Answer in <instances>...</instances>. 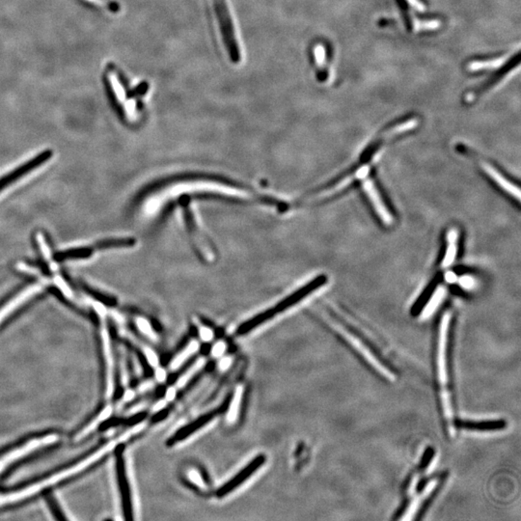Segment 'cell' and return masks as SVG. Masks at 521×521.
<instances>
[{
    "mask_svg": "<svg viewBox=\"0 0 521 521\" xmlns=\"http://www.w3.org/2000/svg\"><path fill=\"white\" fill-rule=\"evenodd\" d=\"M451 312L446 311L442 315L439 322V333L436 344V369L437 386H439V399L442 414H443L445 427L449 436L454 437L456 434V418L454 413L453 399L449 382L448 361H447V346H448V332L450 326Z\"/></svg>",
    "mask_w": 521,
    "mask_h": 521,
    "instance_id": "6da1fadb",
    "label": "cell"
},
{
    "mask_svg": "<svg viewBox=\"0 0 521 521\" xmlns=\"http://www.w3.org/2000/svg\"><path fill=\"white\" fill-rule=\"evenodd\" d=\"M143 428H144V425L140 424L137 425V426L133 428V429L129 430V431L124 432V434H122L118 439H116V441H109V443L102 446V448H100L99 450L95 452L94 454H92V455L86 458L85 460L76 463L75 465L71 466L70 468H67V469L56 473L54 476L47 478V479L43 480V481L39 483H36V484L32 485V486L25 487V489H21L20 491L0 496V506L23 500V499L28 498V497L34 496V494H38V492L43 491L45 487L54 486V485H56L57 483L63 481V480L68 479V478L71 476H75L78 473L83 472L86 468L89 467V466L94 465L95 463L99 461L102 456H106L109 452L114 450V448H115L119 443L130 439L133 434H137V432H140Z\"/></svg>",
    "mask_w": 521,
    "mask_h": 521,
    "instance_id": "7a4b0ae2",
    "label": "cell"
},
{
    "mask_svg": "<svg viewBox=\"0 0 521 521\" xmlns=\"http://www.w3.org/2000/svg\"><path fill=\"white\" fill-rule=\"evenodd\" d=\"M324 282H326L324 277H319V278L315 279L314 281L302 287L300 290L291 293V296H287L283 300L279 301L274 307L269 308L260 314L256 315L247 322H243L238 329V334L245 335V334L250 333V331H254L256 327L262 326L263 324L269 322L277 315L281 314L284 311L290 309L293 305L298 304L301 300H304L306 296L316 291V289L324 285Z\"/></svg>",
    "mask_w": 521,
    "mask_h": 521,
    "instance_id": "3957f363",
    "label": "cell"
},
{
    "mask_svg": "<svg viewBox=\"0 0 521 521\" xmlns=\"http://www.w3.org/2000/svg\"><path fill=\"white\" fill-rule=\"evenodd\" d=\"M212 1L227 56H229L232 63L239 64L241 61V47L227 0H212Z\"/></svg>",
    "mask_w": 521,
    "mask_h": 521,
    "instance_id": "277c9868",
    "label": "cell"
},
{
    "mask_svg": "<svg viewBox=\"0 0 521 521\" xmlns=\"http://www.w3.org/2000/svg\"><path fill=\"white\" fill-rule=\"evenodd\" d=\"M331 321L333 326L337 329V331L343 334V335H345L348 341L353 342V345L358 350H360L363 355L369 358V360L371 361L373 364L376 365L379 371L384 372L387 377H391V379L396 377L395 369L386 360V358L379 353L376 346L372 345L371 342L368 340L367 338H364L357 331L351 329V327L344 326L343 324L333 319V318H331Z\"/></svg>",
    "mask_w": 521,
    "mask_h": 521,
    "instance_id": "5b68a950",
    "label": "cell"
},
{
    "mask_svg": "<svg viewBox=\"0 0 521 521\" xmlns=\"http://www.w3.org/2000/svg\"><path fill=\"white\" fill-rule=\"evenodd\" d=\"M57 441H58V436L49 434V436L41 437V439H32L20 448L6 454L5 456L0 458V472H3L7 466L10 465L11 463H15L23 456L30 455L33 451L38 450L42 447L52 445V444L56 443Z\"/></svg>",
    "mask_w": 521,
    "mask_h": 521,
    "instance_id": "8992f818",
    "label": "cell"
},
{
    "mask_svg": "<svg viewBox=\"0 0 521 521\" xmlns=\"http://www.w3.org/2000/svg\"><path fill=\"white\" fill-rule=\"evenodd\" d=\"M265 461H266L265 456L260 455L256 456L254 460L248 463V465H246L243 469H241L235 477L232 478L230 481L227 482L223 486L219 487V491H217V496H219V498H222V497L228 496L232 491H235V489L241 486L246 480L250 479V478L252 476L259 468H260V466L264 465Z\"/></svg>",
    "mask_w": 521,
    "mask_h": 521,
    "instance_id": "52a82bcc",
    "label": "cell"
},
{
    "mask_svg": "<svg viewBox=\"0 0 521 521\" xmlns=\"http://www.w3.org/2000/svg\"><path fill=\"white\" fill-rule=\"evenodd\" d=\"M52 155H54V153H52V150L45 151V152L38 155L37 157H33L31 161L25 162L21 167H18L13 172H10L8 175L2 177L0 179V191L3 190V188L12 185V184L15 183V181L19 180L21 177L26 175V174L30 173V172L44 164L45 162L52 159Z\"/></svg>",
    "mask_w": 521,
    "mask_h": 521,
    "instance_id": "ba28073f",
    "label": "cell"
},
{
    "mask_svg": "<svg viewBox=\"0 0 521 521\" xmlns=\"http://www.w3.org/2000/svg\"><path fill=\"white\" fill-rule=\"evenodd\" d=\"M102 342V350H104V359L107 364V398H111L114 393V363L113 355H112L111 337L106 324H102L100 331Z\"/></svg>",
    "mask_w": 521,
    "mask_h": 521,
    "instance_id": "9c48e42d",
    "label": "cell"
},
{
    "mask_svg": "<svg viewBox=\"0 0 521 521\" xmlns=\"http://www.w3.org/2000/svg\"><path fill=\"white\" fill-rule=\"evenodd\" d=\"M217 411H212V412L207 413V414L201 416L195 422L190 423V424L186 425V426L181 428V429L177 431L175 434L167 441V445L172 446L175 445L178 442L185 441V439L190 437L191 434L199 431L201 428L205 427L206 425L212 422L214 418L217 417Z\"/></svg>",
    "mask_w": 521,
    "mask_h": 521,
    "instance_id": "30bf717a",
    "label": "cell"
},
{
    "mask_svg": "<svg viewBox=\"0 0 521 521\" xmlns=\"http://www.w3.org/2000/svg\"><path fill=\"white\" fill-rule=\"evenodd\" d=\"M456 429L465 431L489 432L503 431L507 428L505 420H484V421H472V420H456Z\"/></svg>",
    "mask_w": 521,
    "mask_h": 521,
    "instance_id": "8fae6325",
    "label": "cell"
},
{
    "mask_svg": "<svg viewBox=\"0 0 521 521\" xmlns=\"http://www.w3.org/2000/svg\"><path fill=\"white\" fill-rule=\"evenodd\" d=\"M363 188H364L365 192L369 196L370 201H371L377 214L381 217L384 223L386 225H392L394 222L393 217H392L390 212L387 209L384 201L381 200V195H379L373 181L370 180V179L365 180L364 183H363Z\"/></svg>",
    "mask_w": 521,
    "mask_h": 521,
    "instance_id": "7c38bea8",
    "label": "cell"
},
{
    "mask_svg": "<svg viewBox=\"0 0 521 521\" xmlns=\"http://www.w3.org/2000/svg\"><path fill=\"white\" fill-rule=\"evenodd\" d=\"M43 290V286L41 284H36L28 287L25 289V291H21L18 296H15L13 300L9 301L5 306L0 309V324L6 319L7 317L10 316L14 311L18 309L20 306L26 302L28 300H30L33 296L37 295Z\"/></svg>",
    "mask_w": 521,
    "mask_h": 521,
    "instance_id": "4fadbf2b",
    "label": "cell"
},
{
    "mask_svg": "<svg viewBox=\"0 0 521 521\" xmlns=\"http://www.w3.org/2000/svg\"><path fill=\"white\" fill-rule=\"evenodd\" d=\"M481 166L483 168H484V170L486 171L487 175L491 177V178H492V180L496 181L497 185L500 186L504 190H506L507 192L510 193V195L511 196H513L516 199L520 201V190L518 186H516V185H513V184H511V181L508 180V179H506L505 177L502 175L500 172L496 170V169L494 168V166H491V164H487V162H481Z\"/></svg>",
    "mask_w": 521,
    "mask_h": 521,
    "instance_id": "5bb4252c",
    "label": "cell"
},
{
    "mask_svg": "<svg viewBox=\"0 0 521 521\" xmlns=\"http://www.w3.org/2000/svg\"><path fill=\"white\" fill-rule=\"evenodd\" d=\"M458 229L451 228L447 234V248L445 256L442 260V267H448L453 264L458 252Z\"/></svg>",
    "mask_w": 521,
    "mask_h": 521,
    "instance_id": "9a60e30c",
    "label": "cell"
},
{
    "mask_svg": "<svg viewBox=\"0 0 521 521\" xmlns=\"http://www.w3.org/2000/svg\"><path fill=\"white\" fill-rule=\"evenodd\" d=\"M112 411H113V408H112L111 406H107L106 408H104V410L100 411V414L94 418L90 424H88L82 431H80L76 434V441H80L81 439H85L86 436H89L91 432H94L102 422L106 421L107 419H109V418L111 417Z\"/></svg>",
    "mask_w": 521,
    "mask_h": 521,
    "instance_id": "2e32d148",
    "label": "cell"
},
{
    "mask_svg": "<svg viewBox=\"0 0 521 521\" xmlns=\"http://www.w3.org/2000/svg\"><path fill=\"white\" fill-rule=\"evenodd\" d=\"M198 350H199V344H198L197 342H191L190 345L186 346L185 350L181 351V353H179V355L174 358L170 364V369H179V368H180L181 365L188 359V358L195 355Z\"/></svg>",
    "mask_w": 521,
    "mask_h": 521,
    "instance_id": "e0dca14e",
    "label": "cell"
},
{
    "mask_svg": "<svg viewBox=\"0 0 521 521\" xmlns=\"http://www.w3.org/2000/svg\"><path fill=\"white\" fill-rule=\"evenodd\" d=\"M92 254V250L88 247L73 248L62 252L57 253L56 259L63 260L67 259H83V258L90 257Z\"/></svg>",
    "mask_w": 521,
    "mask_h": 521,
    "instance_id": "ac0fdd59",
    "label": "cell"
},
{
    "mask_svg": "<svg viewBox=\"0 0 521 521\" xmlns=\"http://www.w3.org/2000/svg\"><path fill=\"white\" fill-rule=\"evenodd\" d=\"M243 387L239 386L235 391V394H234L233 399H232L228 414H227V420H228L229 423L235 422V420L238 418L239 412H240L241 400H243Z\"/></svg>",
    "mask_w": 521,
    "mask_h": 521,
    "instance_id": "d6986e66",
    "label": "cell"
},
{
    "mask_svg": "<svg viewBox=\"0 0 521 521\" xmlns=\"http://www.w3.org/2000/svg\"><path fill=\"white\" fill-rule=\"evenodd\" d=\"M205 364L206 361L204 358H199V359L193 363V364L191 365L188 370H186L185 373L179 377L178 381H177V386H178V387L185 386L188 381L192 379L196 373L199 372L200 370L202 369Z\"/></svg>",
    "mask_w": 521,
    "mask_h": 521,
    "instance_id": "ffe728a7",
    "label": "cell"
},
{
    "mask_svg": "<svg viewBox=\"0 0 521 521\" xmlns=\"http://www.w3.org/2000/svg\"><path fill=\"white\" fill-rule=\"evenodd\" d=\"M507 61V57L494 59V60L474 61L468 65V70L472 71L487 70V69H496L503 65Z\"/></svg>",
    "mask_w": 521,
    "mask_h": 521,
    "instance_id": "44dd1931",
    "label": "cell"
},
{
    "mask_svg": "<svg viewBox=\"0 0 521 521\" xmlns=\"http://www.w3.org/2000/svg\"><path fill=\"white\" fill-rule=\"evenodd\" d=\"M136 241L133 239H111V240H107L100 241L98 243L97 247L100 250H104V248H115V247H131L135 245Z\"/></svg>",
    "mask_w": 521,
    "mask_h": 521,
    "instance_id": "7402d4cb",
    "label": "cell"
},
{
    "mask_svg": "<svg viewBox=\"0 0 521 521\" xmlns=\"http://www.w3.org/2000/svg\"><path fill=\"white\" fill-rule=\"evenodd\" d=\"M36 239H37L41 252H42L45 259L49 262L50 259H52V252H50L49 245H47V241H45V236L42 233H38Z\"/></svg>",
    "mask_w": 521,
    "mask_h": 521,
    "instance_id": "603a6c76",
    "label": "cell"
},
{
    "mask_svg": "<svg viewBox=\"0 0 521 521\" xmlns=\"http://www.w3.org/2000/svg\"><path fill=\"white\" fill-rule=\"evenodd\" d=\"M136 324H137L138 329H140V331L143 334H145L146 336L149 337L151 339H155V334L154 331H153L152 326L145 319L138 318Z\"/></svg>",
    "mask_w": 521,
    "mask_h": 521,
    "instance_id": "cb8c5ba5",
    "label": "cell"
},
{
    "mask_svg": "<svg viewBox=\"0 0 521 521\" xmlns=\"http://www.w3.org/2000/svg\"><path fill=\"white\" fill-rule=\"evenodd\" d=\"M315 58H316V63L319 68H324V63L326 60V49L324 45H317L314 49Z\"/></svg>",
    "mask_w": 521,
    "mask_h": 521,
    "instance_id": "d4e9b609",
    "label": "cell"
},
{
    "mask_svg": "<svg viewBox=\"0 0 521 521\" xmlns=\"http://www.w3.org/2000/svg\"><path fill=\"white\" fill-rule=\"evenodd\" d=\"M439 26L441 21H416L414 27L416 30H436Z\"/></svg>",
    "mask_w": 521,
    "mask_h": 521,
    "instance_id": "484cf974",
    "label": "cell"
},
{
    "mask_svg": "<svg viewBox=\"0 0 521 521\" xmlns=\"http://www.w3.org/2000/svg\"><path fill=\"white\" fill-rule=\"evenodd\" d=\"M54 284H56L57 288H59V290L61 291V293H63L66 298H73V293H71L70 287L68 286V284L66 283L65 280H64L62 277L56 276V278H54Z\"/></svg>",
    "mask_w": 521,
    "mask_h": 521,
    "instance_id": "4316f807",
    "label": "cell"
},
{
    "mask_svg": "<svg viewBox=\"0 0 521 521\" xmlns=\"http://www.w3.org/2000/svg\"><path fill=\"white\" fill-rule=\"evenodd\" d=\"M434 450L432 448H428L426 451H425L424 456H423L421 463H420V469L425 470L428 467V466L430 465V463H431V461L432 460V458H434Z\"/></svg>",
    "mask_w": 521,
    "mask_h": 521,
    "instance_id": "83f0119b",
    "label": "cell"
},
{
    "mask_svg": "<svg viewBox=\"0 0 521 521\" xmlns=\"http://www.w3.org/2000/svg\"><path fill=\"white\" fill-rule=\"evenodd\" d=\"M188 479H190V481L193 483V484L197 485V486L200 487H204V482H203L202 478H201L199 473L196 472V470H190V472H188Z\"/></svg>",
    "mask_w": 521,
    "mask_h": 521,
    "instance_id": "f1b7e54d",
    "label": "cell"
},
{
    "mask_svg": "<svg viewBox=\"0 0 521 521\" xmlns=\"http://www.w3.org/2000/svg\"><path fill=\"white\" fill-rule=\"evenodd\" d=\"M144 351L148 362H149L153 367H157V365H159V359H157V355H155L154 351L147 348H145Z\"/></svg>",
    "mask_w": 521,
    "mask_h": 521,
    "instance_id": "f546056e",
    "label": "cell"
},
{
    "mask_svg": "<svg viewBox=\"0 0 521 521\" xmlns=\"http://www.w3.org/2000/svg\"><path fill=\"white\" fill-rule=\"evenodd\" d=\"M225 351V343H224V342H219V343H217L216 345L214 346V348H212V355H214V357H219V356L223 355L224 351Z\"/></svg>",
    "mask_w": 521,
    "mask_h": 521,
    "instance_id": "4dcf8cb0",
    "label": "cell"
},
{
    "mask_svg": "<svg viewBox=\"0 0 521 521\" xmlns=\"http://www.w3.org/2000/svg\"><path fill=\"white\" fill-rule=\"evenodd\" d=\"M200 336L203 341L209 342L214 337V332L211 329H208V327H202L200 331Z\"/></svg>",
    "mask_w": 521,
    "mask_h": 521,
    "instance_id": "1f68e13d",
    "label": "cell"
},
{
    "mask_svg": "<svg viewBox=\"0 0 521 521\" xmlns=\"http://www.w3.org/2000/svg\"><path fill=\"white\" fill-rule=\"evenodd\" d=\"M94 308H95V310L97 311L98 314H99L100 317L104 318V316H106L107 310H106V308H104V305L100 304V303L99 302L94 303Z\"/></svg>",
    "mask_w": 521,
    "mask_h": 521,
    "instance_id": "d6a6232c",
    "label": "cell"
},
{
    "mask_svg": "<svg viewBox=\"0 0 521 521\" xmlns=\"http://www.w3.org/2000/svg\"><path fill=\"white\" fill-rule=\"evenodd\" d=\"M155 377H157V381L162 382L164 381L166 379V373L164 369L159 368V369L157 370V372H155Z\"/></svg>",
    "mask_w": 521,
    "mask_h": 521,
    "instance_id": "836d02e7",
    "label": "cell"
},
{
    "mask_svg": "<svg viewBox=\"0 0 521 521\" xmlns=\"http://www.w3.org/2000/svg\"><path fill=\"white\" fill-rule=\"evenodd\" d=\"M175 395H176L175 389L169 388L168 391H167V393H166V400L167 401L173 400V399L175 398Z\"/></svg>",
    "mask_w": 521,
    "mask_h": 521,
    "instance_id": "e575fe53",
    "label": "cell"
},
{
    "mask_svg": "<svg viewBox=\"0 0 521 521\" xmlns=\"http://www.w3.org/2000/svg\"><path fill=\"white\" fill-rule=\"evenodd\" d=\"M230 358H224V359H222L221 363H219V366L221 367V369H227V368L229 367V365H230Z\"/></svg>",
    "mask_w": 521,
    "mask_h": 521,
    "instance_id": "d590c367",
    "label": "cell"
},
{
    "mask_svg": "<svg viewBox=\"0 0 521 521\" xmlns=\"http://www.w3.org/2000/svg\"><path fill=\"white\" fill-rule=\"evenodd\" d=\"M133 397H135V392L128 390L126 392L125 396H124V400L130 401L133 398Z\"/></svg>",
    "mask_w": 521,
    "mask_h": 521,
    "instance_id": "8d00e7d4",
    "label": "cell"
}]
</instances>
